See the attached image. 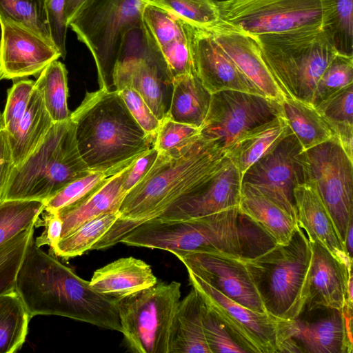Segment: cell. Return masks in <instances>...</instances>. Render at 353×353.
<instances>
[{
  "instance_id": "6da1fadb",
  "label": "cell",
  "mask_w": 353,
  "mask_h": 353,
  "mask_svg": "<svg viewBox=\"0 0 353 353\" xmlns=\"http://www.w3.org/2000/svg\"><path fill=\"white\" fill-rule=\"evenodd\" d=\"M225 152L201 135L174 153H159L143 178L124 197L119 217L92 250L109 248L139 225L154 219L208 181L223 165Z\"/></svg>"
},
{
  "instance_id": "7a4b0ae2",
  "label": "cell",
  "mask_w": 353,
  "mask_h": 353,
  "mask_svg": "<svg viewBox=\"0 0 353 353\" xmlns=\"http://www.w3.org/2000/svg\"><path fill=\"white\" fill-rule=\"evenodd\" d=\"M14 290L30 316L55 315L121 332L116 299L98 293L54 255L31 239Z\"/></svg>"
},
{
  "instance_id": "3957f363",
  "label": "cell",
  "mask_w": 353,
  "mask_h": 353,
  "mask_svg": "<svg viewBox=\"0 0 353 353\" xmlns=\"http://www.w3.org/2000/svg\"><path fill=\"white\" fill-rule=\"evenodd\" d=\"M79 154L91 172L111 176L154 147L116 90L88 92L71 113Z\"/></svg>"
},
{
  "instance_id": "277c9868",
  "label": "cell",
  "mask_w": 353,
  "mask_h": 353,
  "mask_svg": "<svg viewBox=\"0 0 353 353\" xmlns=\"http://www.w3.org/2000/svg\"><path fill=\"white\" fill-rule=\"evenodd\" d=\"M312 255L310 243L297 225L287 243H274L255 256L243 257L268 314L292 321L303 313L308 295Z\"/></svg>"
},
{
  "instance_id": "5b68a950",
  "label": "cell",
  "mask_w": 353,
  "mask_h": 353,
  "mask_svg": "<svg viewBox=\"0 0 353 353\" xmlns=\"http://www.w3.org/2000/svg\"><path fill=\"white\" fill-rule=\"evenodd\" d=\"M90 172L79 154L70 118L54 123L33 152L13 166L1 201L45 202L69 183Z\"/></svg>"
},
{
  "instance_id": "8992f818",
  "label": "cell",
  "mask_w": 353,
  "mask_h": 353,
  "mask_svg": "<svg viewBox=\"0 0 353 353\" xmlns=\"http://www.w3.org/2000/svg\"><path fill=\"white\" fill-rule=\"evenodd\" d=\"M239 219L236 207L187 220H150L134 229L120 243L166 250L173 254L212 252L243 258L245 238Z\"/></svg>"
},
{
  "instance_id": "52a82bcc",
  "label": "cell",
  "mask_w": 353,
  "mask_h": 353,
  "mask_svg": "<svg viewBox=\"0 0 353 353\" xmlns=\"http://www.w3.org/2000/svg\"><path fill=\"white\" fill-rule=\"evenodd\" d=\"M254 37L286 96L310 105L319 78L343 54L329 30Z\"/></svg>"
},
{
  "instance_id": "ba28073f",
  "label": "cell",
  "mask_w": 353,
  "mask_h": 353,
  "mask_svg": "<svg viewBox=\"0 0 353 353\" xmlns=\"http://www.w3.org/2000/svg\"><path fill=\"white\" fill-rule=\"evenodd\" d=\"M144 0H88L68 23L90 51L100 88L112 90V71L130 34L140 30Z\"/></svg>"
},
{
  "instance_id": "9c48e42d",
  "label": "cell",
  "mask_w": 353,
  "mask_h": 353,
  "mask_svg": "<svg viewBox=\"0 0 353 353\" xmlns=\"http://www.w3.org/2000/svg\"><path fill=\"white\" fill-rule=\"evenodd\" d=\"M220 21L254 36L329 30L334 0H218Z\"/></svg>"
},
{
  "instance_id": "30bf717a",
  "label": "cell",
  "mask_w": 353,
  "mask_h": 353,
  "mask_svg": "<svg viewBox=\"0 0 353 353\" xmlns=\"http://www.w3.org/2000/svg\"><path fill=\"white\" fill-rule=\"evenodd\" d=\"M181 301V283L157 282L116 299L121 333L134 353H169L173 319Z\"/></svg>"
},
{
  "instance_id": "8fae6325",
  "label": "cell",
  "mask_w": 353,
  "mask_h": 353,
  "mask_svg": "<svg viewBox=\"0 0 353 353\" xmlns=\"http://www.w3.org/2000/svg\"><path fill=\"white\" fill-rule=\"evenodd\" d=\"M304 155L305 183L316 189L344 245L353 222V161L335 137L305 150Z\"/></svg>"
},
{
  "instance_id": "7c38bea8",
  "label": "cell",
  "mask_w": 353,
  "mask_h": 353,
  "mask_svg": "<svg viewBox=\"0 0 353 353\" xmlns=\"http://www.w3.org/2000/svg\"><path fill=\"white\" fill-rule=\"evenodd\" d=\"M281 116V103L268 97L222 90L212 94L200 135L225 152L247 131Z\"/></svg>"
},
{
  "instance_id": "4fadbf2b",
  "label": "cell",
  "mask_w": 353,
  "mask_h": 353,
  "mask_svg": "<svg viewBox=\"0 0 353 353\" xmlns=\"http://www.w3.org/2000/svg\"><path fill=\"white\" fill-rule=\"evenodd\" d=\"M187 271L191 285L205 306L248 352H279L282 325L285 320L250 310L223 295L191 270Z\"/></svg>"
},
{
  "instance_id": "5bb4252c",
  "label": "cell",
  "mask_w": 353,
  "mask_h": 353,
  "mask_svg": "<svg viewBox=\"0 0 353 353\" xmlns=\"http://www.w3.org/2000/svg\"><path fill=\"white\" fill-rule=\"evenodd\" d=\"M304 150L292 132L251 165L241 176L296 220L294 190L305 183Z\"/></svg>"
},
{
  "instance_id": "9a60e30c",
  "label": "cell",
  "mask_w": 353,
  "mask_h": 353,
  "mask_svg": "<svg viewBox=\"0 0 353 353\" xmlns=\"http://www.w3.org/2000/svg\"><path fill=\"white\" fill-rule=\"evenodd\" d=\"M128 39L112 71V85L116 90L124 87L135 90L161 121L168 111L172 79L143 45L141 37Z\"/></svg>"
},
{
  "instance_id": "2e32d148",
  "label": "cell",
  "mask_w": 353,
  "mask_h": 353,
  "mask_svg": "<svg viewBox=\"0 0 353 353\" xmlns=\"http://www.w3.org/2000/svg\"><path fill=\"white\" fill-rule=\"evenodd\" d=\"M174 255L187 270L229 299L254 311L267 313L243 257L236 258L212 252Z\"/></svg>"
},
{
  "instance_id": "e0dca14e",
  "label": "cell",
  "mask_w": 353,
  "mask_h": 353,
  "mask_svg": "<svg viewBox=\"0 0 353 353\" xmlns=\"http://www.w3.org/2000/svg\"><path fill=\"white\" fill-rule=\"evenodd\" d=\"M0 26V79L37 76L61 57L54 44L32 30L12 21Z\"/></svg>"
},
{
  "instance_id": "ac0fdd59",
  "label": "cell",
  "mask_w": 353,
  "mask_h": 353,
  "mask_svg": "<svg viewBox=\"0 0 353 353\" xmlns=\"http://www.w3.org/2000/svg\"><path fill=\"white\" fill-rule=\"evenodd\" d=\"M185 25L196 75L211 94L236 90L265 96L221 48L208 29Z\"/></svg>"
},
{
  "instance_id": "d6986e66",
  "label": "cell",
  "mask_w": 353,
  "mask_h": 353,
  "mask_svg": "<svg viewBox=\"0 0 353 353\" xmlns=\"http://www.w3.org/2000/svg\"><path fill=\"white\" fill-rule=\"evenodd\" d=\"M241 176L239 170L227 157L222 167L208 181L152 220H187L239 207Z\"/></svg>"
},
{
  "instance_id": "ffe728a7",
  "label": "cell",
  "mask_w": 353,
  "mask_h": 353,
  "mask_svg": "<svg viewBox=\"0 0 353 353\" xmlns=\"http://www.w3.org/2000/svg\"><path fill=\"white\" fill-rule=\"evenodd\" d=\"M206 29L239 70L266 97L280 103L287 97L265 62L254 36L221 21Z\"/></svg>"
},
{
  "instance_id": "44dd1931",
  "label": "cell",
  "mask_w": 353,
  "mask_h": 353,
  "mask_svg": "<svg viewBox=\"0 0 353 353\" xmlns=\"http://www.w3.org/2000/svg\"><path fill=\"white\" fill-rule=\"evenodd\" d=\"M323 312L315 319L299 316L285 321L281 343L290 339L300 352L352 353V339L347 332L343 310L325 308Z\"/></svg>"
},
{
  "instance_id": "7402d4cb",
  "label": "cell",
  "mask_w": 353,
  "mask_h": 353,
  "mask_svg": "<svg viewBox=\"0 0 353 353\" xmlns=\"http://www.w3.org/2000/svg\"><path fill=\"white\" fill-rule=\"evenodd\" d=\"M310 243L312 255L308 295L303 312L325 308L343 310L352 272L319 242Z\"/></svg>"
},
{
  "instance_id": "603a6c76",
  "label": "cell",
  "mask_w": 353,
  "mask_h": 353,
  "mask_svg": "<svg viewBox=\"0 0 353 353\" xmlns=\"http://www.w3.org/2000/svg\"><path fill=\"white\" fill-rule=\"evenodd\" d=\"M297 225L303 230L310 242H319L352 271V259L343 245L332 219L316 189L310 183L294 190Z\"/></svg>"
},
{
  "instance_id": "cb8c5ba5",
  "label": "cell",
  "mask_w": 353,
  "mask_h": 353,
  "mask_svg": "<svg viewBox=\"0 0 353 353\" xmlns=\"http://www.w3.org/2000/svg\"><path fill=\"white\" fill-rule=\"evenodd\" d=\"M89 282L98 293L117 299L149 288L158 280L150 265L128 256L96 270Z\"/></svg>"
},
{
  "instance_id": "d4e9b609",
  "label": "cell",
  "mask_w": 353,
  "mask_h": 353,
  "mask_svg": "<svg viewBox=\"0 0 353 353\" xmlns=\"http://www.w3.org/2000/svg\"><path fill=\"white\" fill-rule=\"evenodd\" d=\"M129 168L108 177L90 194L58 211L63 222L61 238L99 215L119 212L127 194L123 183Z\"/></svg>"
},
{
  "instance_id": "484cf974",
  "label": "cell",
  "mask_w": 353,
  "mask_h": 353,
  "mask_svg": "<svg viewBox=\"0 0 353 353\" xmlns=\"http://www.w3.org/2000/svg\"><path fill=\"white\" fill-rule=\"evenodd\" d=\"M205 305L193 288L180 301L171 329L169 353H211L203 326Z\"/></svg>"
},
{
  "instance_id": "4316f807",
  "label": "cell",
  "mask_w": 353,
  "mask_h": 353,
  "mask_svg": "<svg viewBox=\"0 0 353 353\" xmlns=\"http://www.w3.org/2000/svg\"><path fill=\"white\" fill-rule=\"evenodd\" d=\"M238 208L240 213L260 228L276 244L287 243L297 226L296 221L285 210L248 184H242Z\"/></svg>"
},
{
  "instance_id": "83f0119b",
  "label": "cell",
  "mask_w": 353,
  "mask_h": 353,
  "mask_svg": "<svg viewBox=\"0 0 353 353\" xmlns=\"http://www.w3.org/2000/svg\"><path fill=\"white\" fill-rule=\"evenodd\" d=\"M292 132L283 116L278 117L245 132L225 151V155L242 176Z\"/></svg>"
},
{
  "instance_id": "f1b7e54d",
  "label": "cell",
  "mask_w": 353,
  "mask_h": 353,
  "mask_svg": "<svg viewBox=\"0 0 353 353\" xmlns=\"http://www.w3.org/2000/svg\"><path fill=\"white\" fill-rule=\"evenodd\" d=\"M211 96L197 75L176 77L172 79L170 103L165 117L200 128L207 115Z\"/></svg>"
},
{
  "instance_id": "f546056e",
  "label": "cell",
  "mask_w": 353,
  "mask_h": 353,
  "mask_svg": "<svg viewBox=\"0 0 353 353\" xmlns=\"http://www.w3.org/2000/svg\"><path fill=\"white\" fill-rule=\"evenodd\" d=\"M54 124L34 87L27 110L12 137H8L13 165L21 163L44 139Z\"/></svg>"
},
{
  "instance_id": "4dcf8cb0",
  "label": "cell",
  "mask_w": 353,
  "mask_h": 353,
  "mask_svg": "<svg viewBox=\"0 0 353 353\" xmlns=\"http://www.w3.org/2000/svg\"><path fill=\"white\" fill-rule=\"evenodd\" d=\"M281 106L283 117L304 150L334 137L328 124L312 105L287 97Z\"/></svg>"
},
{
  "instance_id": "1f68e13d",
  "label": "cell",
  "mask_w": 353,
  "mask_h": 353,
  "mask_svg": "<svg viewBox=\"0 0 353 353\" xmlns=\"http://www.w3.org/2000/svg\"><path fill=\"white\" fill-rule=\"evenodd\" d=\"M31 319L15 290L0 295V353H13L21 347Z\"/></svg>"
},
{
  "instance_id": "d6a6232c",
  "label": "cell",
  "mask_w": 353,
  "mask_h": 353,
  "mask_svg": "<svg viewBox=\"0 0 353 353\" xmlns=\"http://www.w3.org/2000/svg\"><path fill=\"white\" fill-rule=\"evenodd\" d=\"M68 72L58 60L48 65L39 74L34 87L40 92L52 121L59 123L70 119L68 107Z\"/></svg>"
},
{
  "instance_id": "836d02e7",
  "label": "cell",
  "mask_w": 353,
  "mask_h": 353,
  "mask_svg": "<svg viewBox=\"0 0 353 353\" xmlns=\"http://www.w3.org/2000/svg\"><path fill=\"white\" fill-rule=\"evenodd\" d=\"M140 34L143 45L154 52L185 34V22L157 7L145 4Z\"/></svg>"
},
{
  "instance_id": "e575fe53",
  "label": "cell",
  "mask_w": 353,
  "mask_h": 353,
  "mask_svg": "<svg viewBox=\"0 0 353 353\" xmlns=\"http://www.w3.org/2000/svg\"><path fill=\"white\" fill-rule=\"evenodd\" d=\"M119 217V212L99 215L82 224L51 249L54 256L68 259L92 250Z\"/></svg>"
},
{
  "instance_id": "d590c367",
  "label": "cell",
  "mask_w": 353,
  "mask_h": 353,
  "mask_svg": "<svg viewBox=\"0 0 353 353\" xmlns=\"http://www.w3.org/2000/svg\"><path fill=\"white\" fill-rule=\"evenodd\" d=\"M48 3V0H0V23H17L54 45L49 24Z\"/></svg>"
},
{
  "instance_id": "8d00e7d4",
  "label": "cell",
  "mask_w": 353,
  "mask_h": 353,
  "mask_svg": "<svg viewBox=\"0 0 353 353\" xmlns=\"http://www.w3.org/2000/svg\"><path fill=\"white\" fill-rule=\"evenodd\" d=\"M39 200L12 199L0 202V246L35 223L44 212Z\"/></svg>"
},
{
  "instance_id": "74e56055",
  "label": "cell",
  "mask_w": 353,
  "mask_h": 353,
  "mask_svg": "<svg viewBox=\"0 0 353 353\" xmlns=\"http://www.w3.org/2000/svg\"><path fill=\"white\" fill-rule=\"evenodd\" d=\"M217 1L144 0V2L170 13L192 26L210 28L220 21Z\"/></svg>"
},
{
  "instance_id": "f35d334b",
  "label": "cell",
  "mask_w": 353,
  "mask_h": 353,
  "mask_svg": "<svg viewBox=\"0 0 353 353\" xmlns=\"http://www.w3.org/2000/svg\"><path fill=\"white\" fill-rule=\"evenodd\" d=\"M34 225L0 246V295L14 290L16 278L31 239Z\"/></svg>"
},
{
  "instance_id": "ab89813d",
  "label": "cell",
  "mask_w": 353,
  "mask_h": 353,
  "mask_svg": "<svg viewBox=\"0 0 353 353\" xmlns=\"http://www.w3.org/2000/svg\"><path fill=\"white\" fill-rule=\"evenodd\" d=\"M353 83V57L341 54L327 67L319 78L313 97L312 106L341 89Z\"/></svg>"
},
{
  "instance_id": "60d3db41",
  "label": "cell",
  "mask_w": 353,
  "mask_h": 353,
  "mask_svg": "<svg viewBox=\"0 0 353 353\" xmlns=\"http://www.w3.org/2000/svg\"><path fill=\"white\" fill-rule=\"evenodd\" d=\"M200 135V128L171 120L160 121L154 147L159 153H174L192 144Z\"/></svg>"
},
{
  "instance_id": "b9f144b4",
  "label": "cell",
  "mask_w": 353,
  "mask_h": 353,
  "mask_svg": "<svg viewBox=\"0 0 353 353\" xmlns=\"http://www.w3.org/2000/svg\"><path fill=\"white\" fill-rule=\"evenodd\" d=\"M108 177L105 173L92 172L64 186L45 203L44 211L58 212L90 194Z\"/></svg>"
},
{
  "instance_id": "7bdbcfd3",
  "label": "cell",
  "mask_w": 353,
  "mask_h": 353,
  "mask_svg": "<svg viewBox=\"0 0 353 353\" xmlns=\"http://www.w3.org/2000/svg\"><path fill=\"white\" fill-rule=\"evenodd\" d=\"M34 89V81L25 79L14 82L8 90V97L2 113L4 129L8 137L15 133L23 117L32 93Z\"/></svg>"
},
{
  "instance_id": "ee69618b",
  "label": "cell",
  "mask_w": 353,
  "mask_h": 353,
  "mask_svg": "<svg viewBox=\"0 0 353 353\" xmlns=\"http://www.w3.org/2000/svg\"><path fill=\"white\" fill-rule=\"evenodd\" d=\"M315 109L330 128L339 125H353V83L330 95Z\"/></svg>"
},
{
  "instance_id": "f6af8a7d",
  "label": "cell",
  "mask_w": 353,
  "mask_h": 353,
  "mask_svg": "<svg viewBox=\"0 0 353 353\" xmlns=\"http://www.w3.org/2000/svg\"><path fill=\"white\" fill-rule=\"evenodd\" d=\"M203 326L211 353H248L232 336L223 322L206 306Z\"/></svg>"
},
{
  "instance_id": "bcb514c9",
  "label": "cell",
  "mask_w": 353,
  "mask_h": 353,
  "mask_svg": "<svg viewBox=\"0 0 353 353\" xmlns=\"http://www.w3.org/2000/svg\"><path fill=\"white\" fill-rule=\"evenodd\" d=\"M332 34L339 50L352 56L353 0H334Z\"/></svg>"
},
{
  "instance_id": "7dc6e473",
  "label": "cell",
  "mask_w": 353,
  "mask_h": 353,
  "mask_svg": "<svg viewBox=\"0 0 353 353\" xmlns=\"http://www.w3.org/2000/svg\"><path fill=\"white\" fill-rule=\"evenodd\" d=\"M117 91L140 127L148 134L155 138L160 121L142 97L135 90L128 87H124Z\"/></svg>"
},
{
  "instance_id": "c3c4849f",
  "label": "cell",
  "mask_w": 353,
  "mask_h": 353,
  "mask_svg": "<svg viewBox=\"0 0 353 353\" xmlns=\"http://www.w3.org/2000/svg\"><path fill=\"white\" fill-rule=\"evenodd\" d=\"M45 212L42 218L39 217L34 225L35 227L43 226L44 230L34 240L38 247L48 245L52 249L61 238L63 222L58 212Z\"/></svg>"
},
{
  "instance_id": "681fc988",
  "label": "cell",
  "mask_w": 353,
  "mask_h": 353,
  "mask_svg": "<svg viewBox=\"0 0 353 353\" xmlns=\"http://www.w3.org/2000/svg\"><path fill=\"white\" fill-rule=\"evenodd\" d=\"M159 152L152 147L128 168L123 183V190L128 193L146 174L157 159Z\"/></svg>"
},
{
  "instance_id": "f907efd6",
  "label": "cell",
  "mask_w": 353,
  "mask_h": 353,
  "mask_svg": "<svg viewBox=\"0 0 353 353\" xmlns=\"http://www.w3.org/2000/svg\"><path fill=\"white\" fill-rule=\"evenodd\" d=\"M13 166L8 134L3 128L0 130V202Z\"/></svg>"
},
{
  "instance_id": "816d5d0a",
  "label": "cell",
  "mask_w": 353,
  "mask_h": 353,
  "mask_svg": "<svg viewBox=\"0 0 353 353\" xmlns=\"http://www.w3.org/2000/svg\"><path fill=\"white\" fill-rule=\"evenodd\" d=\"M88 0H65L64 14L67 26Z\"/></svg>"
},
{
  "instance_id": "f5cc1de1",
  "label": "cell",
  "mask_w": 353,
  "mask_h": 353,
  "mask_svg": "<svg viewBox=\"0 0 353 353\" xmlns=\"http://www.w3.org/2000/svg\"><path fill=\"white\" fill-rule=\"evenodd\" d=\"M352 233H353V222H352L349 225V228L347 229V234L345 236V242H344L345 249L348 256L352 259V250H353Z\"/></svg>"
},
{
  "instance_id": "db71d44e",
  "label": "cell",
  "mask_w": 353,
  "mask_h": 353,
  "mask_svg": "<svg viewBox=\"0 0 353 353\" xmlns=\"http://www.w3.org/2000/svg\"><path fill=\"white\" fill-rule=\"evenodd\" d=\"M1 126H3V121L2 114L0 112V127Z\"/></svg>"
},
{
  "instance_id": "11a10c76",
  "label": "cell",
  "mask_w": 353,
  "mask_h": 353,
  "mask_svg": "<svg viewBox=\"0 0 353 353\" xmlns=\"http://www.w3.org/2000/svg\"><path fill=\"white\" fill-rule=\"evenodd\" d=\"M4 128V127H3V126H1V127H0V130H1V128Z\"/></svg>"
},
{
  "instance_id": "9f6ffc18",
  "label": "cell",
  "mask_w": 353,
  "mask_h": 353,
  "mask_svg": "<svg viewBox=\"0 0 353 353\" xmlns=\"http://www.w3.org/2000/svg\"><path fill=\"white\" fill-rule=\"evenodd\" d=\"M0 45H1V38H0Z\"/></svg>"
}]
</instances>
